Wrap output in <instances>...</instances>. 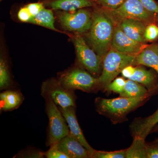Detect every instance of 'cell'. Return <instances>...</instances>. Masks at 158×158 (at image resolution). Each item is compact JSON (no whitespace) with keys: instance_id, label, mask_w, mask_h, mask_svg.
I'll use <instances>...</instances> for the list:
<instances>
[{"instance_id":"30bf717a","label":"cell","mask_w":158,"mask_h":158,"mask_svg":"<svg viewBox=\"0 0 158 158\" xmlns=\"http://www.w3.org/2000/svg\"><path fill=\"white\" fill-rule=\"evenodd\" d=\"M147 45L131 39L118 26H115L111 48L123 53L136 56Z\"/></svg>"},{"instance_id":"9c48e42d","label":"cell","mask_w":158,"mask_h":158,"mask_svg":"<svg viewBox=\"0 0 158 158\" xmlns=\"http://www.w3.org/2000/svg\"><path fill=\"white\" fill-rule=\"evenodd\" d=\"M69 36L73 42L79 62L92 74H98L102 61L101 58L90 48L81 34L73 33Z\"/></svg>"},{"instance_id":"d6986e66","label":"cell","mask_w":158,"mask_h":158,"mask_svg":"<svg viewBox=\"0 0 158 158\" xmlns=\"http://www.w3.org/2000/svg\"><path fill=\"white\" fill-rule=\"evenodd\" d=\"M54 11L48 8H44L36 15L32 16L29 21V23L41 26L52 31L63 33L55 27V19Z\"/></svg>"},{"instance_id":"7c38bea8","label":"cell","mask_w":158,"mask_h":158,"mask_svg":"<svg viewBox=\"0 0 158 158\" xmlns=\"http://www.w3.org/2000/svg\"><path fill=\"white\" fill-rule=\"evenodd\" d=\"M59 108L68 124L69 134L77 140L86 149H88L90 152L91 156L95 149L92 148L88 144L80 127L76 114V107L69 106L66 108L59 107Z\"/></svg>"},{"instance_id":"5b68a950","label":"cell","mask_w":158,"mask_h":158,"mask_svg":"<svg viewBox=\"0 0 158 158\" xmlns=\"http://www.w3.org/2000/svg\"><path fill=\"white\" fill-rule=\"evenodd\" d=\"M58 22L65 31L82 34L90 30L92 11L86 8L71 11H54Z\"/></svg>"},{"instance_id":"d590c367","label":"cell","mask_w":158,"mask_h":158,"mask_svg":"<svg viewBox=\"0 0 158 158\" xmlns=\"http://www.w3.org/2000/svg\"></svg>"},{"instance_id":"ffe728a7","label":"cell","mask_w":158,"mask_h":158,"mask_svg":"<svg viewBox=\"0 0 158 158\" xmlns=\"http://www.w3.org/2000/svg\"><path fill=\"white\" fill-rule=\"evenodd\" d=\"M126 158H147L145 139L133 138L132 144L126 149Z\"/></svg>"},{"instance_id":"9a60e30c","label":"cell","mask_w":158,"mask_h":158,"mask_svg":"<svg viewBox=\"0 0 158 158\" xmlns=\"http://www.w3.org/2000/svg\"><path fill=\"white\" fill-rule=\"evenodd\" d=\"M145 65L155 71L158 76V44L147 45L136 55L133 65ZM158 92V84L155 93ZM154 93V94H155Z\"/></svg>"},{"instance_id":"484cf974","label":"cell","mask_w":158,"mask_h":158,"mask_svg":"<svg viewBox=\"0 0 158 158\" xmlns=\"http://www.w3.org/2000/svg\"><path fill=\"white\" fill-rule=\"evenodd\" d=\"M144 38L146 42H153L158 38V27L155 23L147 25L144 32Z\"/></svg>"},{"instance_id":"4dcf8cb0","label":"cell","mask_w":158,"mask_h":158,"mask_svg":"<svg viewBox=\"0 0 158 158\" xmlns=\"http://www.w3.org/2000/svg\"><path fill=\"white\" fill-rule=\"evenodd\" d=\"M32 16L26 6L21 8L18 12V18L22 22L28 23Z\"/></svg>"},{"instance_id":"836d02e7","label":"cell","mask_w":158,"mask_h":158,"mask_svg":"<svg viewBox=\"0 0 158 158\" xmlns=\"http://www.w3.org/2000/svg\"><path fill=\"white\" fill-rule=\"evenodd\" d=\"M4 1V0H0V1H1V2H2V1Z\"/></svg>"},{"instance_id":"ac0fdd59","label":"cell","mask_w":158,"mask_h":158,"mask_svg":"<svg viewBox=\"0 0 158 158\" xmlns=\"http://www.w3.org/2000/svg\"><path fill=\"white\" fill-rule=\"evenodd\" d=\"M23 100L22 94L16 90H7L0 94L1 111H9L16 109Z\"/></svg>"},{"instance_id":"1f68e13d","label":"cell","mask_w":158,"mask_h":158,"mask_svg":"<svg viewBox=\"0 0 158 158\" xmlns=\"http://www.w3.org/2000/svg\"><path fill=\"white\" fill-rule=\"evenodd\" d=\"M136 67L133 65H129L123 69L121 73L123 77L129 79L133 76L135 72Z\"/></svg>"},{"instance_id":"8992f818","label":"cell","mask_w":158,"mask_h":158,"mask_svg":"<svg viewBox=\"0 0 158 158\" xmlns=\"http://www.w3.org/2000/svg\"><path fill=\"white\" fill-rule=\"evenodd\" d=\"M46 111L48 116L47 146H51L69 133V128L58 106L51 99H46Z\"/></svg>"},{"instance_id":"7402d4cb","label":"cell","mask_w":158,"mask_h":158,"mask_svg":"<svg viewBox=\"0 0 158 158\" xmlns=\"http://www.w3.org/2000/svg\"><path fill=\"white\" fill-rule=\"evenodd\" d=\"M11 79L7 60L2 55L0 57V89L5 90L10 88Z\"/></svg>"},{"instance_id":"e0dca14e","label":"cell","mask_w":158,"mask_h":158,"mask_svg":"<svg viewBox=\"0 0 158 158\" xmlns=\"http://www.w3.org/2000/svg\"><path fill=\"white\" fill-rule=\"evenodd\" d=\"M129 79L143 85L151 95L154 94L158 84V79L152 71L147 70L141 65H137L134 75Z\"/></svg>"},{"instance_id":"d4e9b609","label":"cell","mask_w":158,"mask_h":158,"mask_svg":"<svg viewBox=\"0 0 158 158\" xmlns=\"http://www.w3.org/2000/svg\"><path fill=\"white\" fill-rule=\"evenodd\" d=\"M95 6L107 9H115L121 6L124 0H92Z\"/></svg>"},{"instance_id":"f546056e","label":"cell","mask_w":158,"mask_h":158,"mask_svg":"<svg viewBox=\"0 0 158 158\" xmlns=\"http://www.w3.org/2000/svg\"><path fill=\"white\" fill-rule=\"evenodd\" d=\"M32 16L36 15L45 8L41 2L38 1L37 2L31 3L26 5Z\"/></svg>"},{"instance_id":"ba28073f","label":"cell","mask_w":158,"mask_h":158,"mask_svg":"<svg viewBox=\"0 0 158 158\" xmlns=\"http://www.w3.org/2000/svg\"><path fill=\"white\" fill-rule=\"evenodd\" d=\"M40 93L45 99H51L59 107L76 106L74 90L63 87L58 79L51 78L43 82Z\"/></svg>"},{"instance_id":"e575fe53","label":"cell","mask_w":158,"mask_h":158,"mask_svg":"<svg viewBox=\"0 0 158 158\" xmlns=\"http://www.w3.org/2000/svg\"><path fill=\"white\" fill-rule=\"evenodd\" d=\"M127 1V0H124V1Z\"/></svg>"},{"instance_id":"52a82bcc","label":"cell","mask_w":158,"mask_h":158,"mask_svg":"<svg viewBox=\"0 0 158 158\" xmlns=\"http://www.w3.org/2000/svg\"><path fill=\"white\" fill-rule=\"evenodd\" d=\"M62 86L71 90L90 92L98 86V79L82 69L73 68L61 73L58 77Z\"/></svg>"},{"instance_id":"83f0119b","label":"cell","mask_w":158,"mask_h":158,"mask_svg":"<svg viewBox=\"0 0 158 158\" xmlns=\"http://www.w3.org/2000/svg\"><path fill=\"white\" fill-rule=\"evenodd\" d=\"M148 11L158 17V4L155 0H139Z\"/></svg>"},{"instance_id":"f1b7e54d","label":"cell","mask_w":158,"mask_h":158,"mask_svg":"<svg viewBox=\"0 0 158 158\" xmlns=\"http://www.w3.org/2000/svg\"><path fill=\"white\" fill-rule=\"evenodd\" d=\"M44 156L48 158H69L68 156L59 150L55 144L51 145L50 148L44 152Z\"/></svg>"},{"instance_id":"603a6c76","label":"cell","mask_w":158,"mask_h":158,"mask_svg":"<svg viewBox=\"0 0 158 158\" xmlns=\"http://www.w3.org/2000/svg\"><path fill=\"white\" fill-rule=\"evenodd\" d=\"M90 158H126V149L110 152L95 150Z\"/></svg>"},{"instance_id":"4fadbf2b","label":"cell","mask_w":158,"mask_h":158,"mask_svg":"<svg viewBox=\"0 0 158 158\" xmlns=\"http://www.w3.org/2000/svg\"><path fill=\"white\" fill-rule=\"evenodd\" d=\"M158 123V108L150 116L145 118H135L130 126L133 138L140 137L145 139L154 127Z\"/></svg>"},{"instance_id":"6da1fadb","label":"cell","mask_w":158,"mask_h":158,"mask_svg":"<svg viewBox=\"0 0 158 158\" xmlns=\"http://www.w3.org/2000/svg\"><path fill=\"white\" fill-rule=\"evenodd\" d=\"M93 8L92 23L86 37L88 44L102 60L111 48L115 26L101 8Z\"/></svg>"},{"instance_id":"cb8c5ba5","label":"cell","mask_w":158,"mask_h":158,"mask_svg":"<svg viewBox=\"0 0 158 158\" xmlns=\"http://www.w3.org/2000/svg\"><path fill=\"white\" fill-rule=\"evenodd\" d=\"M126 83V80L124 78L122 77L116 78L108 85L106 90L120 95L124 90Z\"/></svg>"},{"instance_id":"7a4b0ae2","label":"cell","mask_w":158,"mask_h":158,"mask_svg":"<svg viewBox=\"0 0 158 158\" xmlns=\"http://www.w3.org/2000/svg\"><path fill=\"white\" fill-rule=\"evenodd\" d=\"M151 96L148 94L136 98L98 97L95 100V107L98 113L109 118L113 124H116L125 121L128 114L142 106Z\"/></svg>"},{"instance_id":"277c9868","label":"cell","mask_w":158,"mask_h":158,"mask_svg":"<svg viewBox=\"0 0 158 158\" xmlns=\"http://www.w3.org/2000/svg\"><path fill=\"white\" fill-rule=\"evenodd\" d=\"M101 9L112 20L114 26L127 19L138 20L147 24L158 22V17L148 11L139 0H127L115 9Z\"/></svg>"},{"instance_id":"d6a6232c","label":"cell","mask_w":158,"mask_h":158,"mask_svg":"<svg viewBox=\"0 0 158 158\" xmlns=\"http://www.w3.org/2000/svg\"><path fill=\"white\" fill-rule=\"evenodd\" d=\"M153 133H158V123L154 127L151 131L150 134Z\"/></svg>"},{"instance_id":"2e32d148","label":"cell","mask_w":158,"mask_h":158,"mask_svg":"<svg viewBox=\"0 0 158 158\" xmlns=\"http://www.w3.org/2000/svg\"><path fill=\"white\" fill-rule=\"evenodd\" d=\"M147 25L138 20L127 19L121 21L116 25L131 39L140 43L146 44L144 35Z\"/></svg>"},{"instance_id":"3957f363","label":"cell","mask_w":158,"mask_h":158,"mask_svg":"<svg viewBox=\"0 0 158 158\" xmlns=\"http://www.w3.org/2000/svg\"><path fill=\"white\" fill-rule=\"evenodd\" d=\"M136 55L123 53L110 48L103 58L102 71L98 77V86L106 90L122 70L129 65L134 64Z\"/></svg>"},{"instance_id":"44dd1931","label":"cell","mask_w":158,"mask_h":158,"mask_svg":"<svg viewBox=\"0 0 158 158\" xmlns=\"http://www.w3.org/2000/svg\"><path fill=\"white\" fill-rule=\"evenodd\" d=\"M151 95L147 88L143 85L132 80H126L124 90L120 96L126 98H136Z\"/></svg>"},{"instance_id":"5bb4252c","label":"cell","mask_w":158,"mask_h":158,"mask_svg":"<svg viewBox=\"0 0 158 158\" xmlns=\"http://www.w3.org/2000/svg\"><path fill=\"white\" fill-rule=\"evenodd\" d=\"M44 7L53 11H71L95 7L92 0H39Z\"/></svg>"},{"instance_id":"8fae6325","label":"cell","mask_w":158,"mask_h":158,"mask_svg":"<svg viewBox=\"0 0 158 158\" xmlns=\"http://www.w3.org/2000/svg\"><path fill=\"white\" fill-rule=\"evenodd\" d=\"M69 158H90V153L70 134L54 144Z\"/></svg>"},{"instance_id":"4316f807","label":"cell","mask_w":158,"mask_h":158,"mask_svg":"<svg viewBox=\"0 0 158 158\" xmlns=\"http://www.w3.org/2000/svg\"><path fill=\"white\" fill-rule=\"evenodd\" d=\"M146 156L147 158H158V137L146 142Z\"/></svg>"}]
</instances>
